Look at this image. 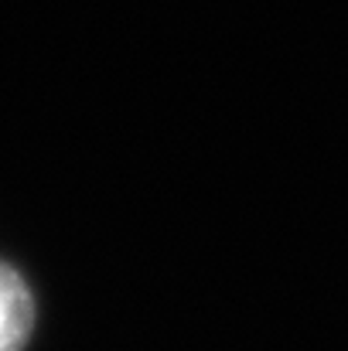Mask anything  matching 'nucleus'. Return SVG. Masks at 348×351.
I'll use <instances>...</instances> for the list:
<instances>
[{"mask_svg":"<svg viewBox=\"0 0 348 351\" xmlns=\"http://www.w3.org/2000/svg\"><path fill=\"white\" fill-rule=\"evenodd\" d=\"M34 328V300L17 269L0 263V351H21Z\"/></svg>","mask_w":348,"mask_h":351,"instance_id":"obj_1","label":"nucleus"}]
</instances>
